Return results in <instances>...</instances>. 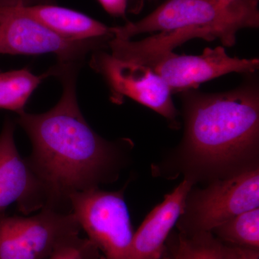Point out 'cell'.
I'll use <instances>...</instances> for the list:
<instances>
[{
	"label": "cell",
	"instance_id": "obj_1",
	"mask_svg": "<svg viewBox=\"0 0 259 259\" xmlns=\"http://www.w3.org/2000/svg\"><path fill=\"white\" fill-rule=\"evenodd\" d=\"M76 69L74 64L55 66L63 84L60 100L47 112H25L17 120L32 142L27 160L45 189L46 207L63 212H71V194L117 180L125 158L122 144L100 137L80 111Z\"/></svg>",
	"mask_w": 259,
	"mask_h": 259
},
{
	"label": "cell",
	"instance_id": "obj_2",
	"mask_svg": "<svg viewBox=\"0 0 259 259\" xmlns=\"http://www.w3.org/2000/svg\"><path fill=\"white\" fill-rule=\"evenodd\" d=\"M253 74L231 91L180 93L183 139L171 156L153 165L155 177L182 175L195 185L259 167V88Z\"/></svg>",
	"mask_w": 259,
	"mask_h": 259
},
{
	"label": "cell",
	"instance_id": "obj_3",
	"mask_svg": "<svg viewBox=\"0 0 259 259\" xmlns=\"http://www.w3.org/2000/svg\"><path fill=\"white\" fill-rule=\"evenodd\" d=\"M258 1L223 6L217 0H167L139 21L112 27L115 38L109 47L115 57L139 64L197 37L233 47L240 30L258 28Z\"/></svg>",
	"mask_w": 259,
	"mask_h": 259
},
{
	"label": "cell",
	"instance_id": "obj_4",
	"mask_svg": "<svg viewBox=\"0 0 259 259\" xmlns=\"http://www.w3.org/2000/svg\"><path fill=\"white\" fill-rule=\"evenodd\" d=\"M259 207V167L191 189L177 231L190 236L211 232L235 216Z\"/></svg>",
	"mask_w": 259,
	"mask_h": 259
},
{
	"label": "cell",
	"instance_id": "obj_5",
	"mask_svg": "<svg viewBox=\"0 0 259 259\" xmlns=\"http://www.w3.org/2000/svg\"><path fill=\"white\" fill-rule=\"evenodd\" d=\"M124 190L95 188L69 197L71 212L103 259H133L134 232Z\"/></svg>",
	"mask_w": 259,
	"mask_h": 259
},
{
	"label": "cell",
	"instance_id": "obj_6",
	"mask_svg": "<svg viewBox=\"0 0 259 259\" xmlns=\"http://www.w3.org/2000/svg\"><path fill=\"white\" fill-rule=\"evenodd\" d=\"M15 2L0 0V54H54L60 64H78L90 51L101 50L110 41L106 39L71 40L63 38L20 13Z\"/></svg>",
	"mask_w": 259,
	"mask_h": 259
},
{
	"label": "cell",
	"instance_id": "obj_7",
	"mask_svg": "<svg viewBox=\"0 0 259 259\" xmlns=\"http://www.w3.org/2000/svg\"><path fill=\"white\" fill-rule=\"evenodd\" d=\"M81 228L72 212L44 207L31 217L0 214V259H47Z\"/></svg>",
	"mask_w": 259,
	"mask_h": 259
},
{
	"label": "cell",
	"instance_id": "obj_8",
	"mask_svg": "<svg viewBox=\"0 0 259 259\" xmlns=\"http://www.w3.org/2000/svg\"><path fill=\"white\" fill-rule=\"evenodd\" d=\"M90 66L101 75L110 89L115 102L128 97L148 107L178 128V110L172 93L161 76L145 65L124 61L102 50L95 51Z\"/></svg>",
	"mask_w": 259,
	"mask_h": 259
},
{
	"label": "cell",
	"instance_id": "obj_9",
	"mask_svg": "<svg viewBox=\"0 0 259 259\" xmlns=\"http://www.w3.org/2000/svg\"><path fill=\"white\" fill-rule=\"evenodd\" d=\"M164 80L172 94L194 90L200 83L236 72L254 74L258 59L231 57L223 47L207 48L201 55H179L173 51L158 56L146 64Z\"/></svg>",
	"mask_w": 259,
	"mask_h": 259
},
{
	"label": "cell",
	"instance_id": "obj_10",
	"mask_svg": "<svg viewBox=\"0 0 259 259\" xmlns=\"http://www.w3.org/2000/svg\"><path fill=\"white\" fill-rule=\"evenodd\" d=\"M14 132V123L7 119L0 134V214L14 202L24 214L44 208L48 203L44 186L17 149Z\"/></svg>",
	"mask_w": 259,
	"mask_h": 259
},
{
	"label": "cell",
	"instance_id": "obj_11",
	"mask_svg": "<svg viewBox=\"0 0 259 259\" xmlns=\"http://www.w3.org/2000/svg\"><path fill=\"white\" fill-rule=\"evenodd\" d=\"M194 184L185 180L154 207L134 233L133 259H172L167 241L185 210L186 199Z\"/></svg>",
	"mask_w": 259,
	"mask_h": 259
},
{
	"label": "cell",
	"instance_id": "obj_12",
	"mask_svg": "<svg viewBox=\"0 0 259 259\" xmlns=\"http://www.w3.org/2000/svg\"><path fill=\"white\" fill-rule=\"evenodd\" d=\"M17 9L29 18L54 32L71 40L93 39L111 40L114 37L112 27L95 20L76 10L51 4L23 5L16 0Z\"/></svg>",
	"mask_w": 259,
	"mask_h": 259
},
{
	"label": "cell",
	"instance_id": "obj_13",
	"mask_svg": "<svg viewBox=\"0 0 259 259\" xmlns=\"http://www.w3.org/2000/svg\"><path fill=\"white\" fill-rule=\"evenodd\" d=\"M167 245L172 259H236L233 247L223 243L211 232L187 236L172 231Z\"/></svg>",
	"mask_w": 259,
	"mask_h": 259
},
{
	"label": "cell",
	"instance_id": "obj_14",
	"mask_svg": "<svg viewBox=\"0 0 259 259\" xmlns=\"http://www.w3.org/2000/svg\"><path fill=\"white\" fill-rule=\"evenodd\" d=\"M51 75H54V69L40 76L32 74L28 69L0 71V109L21 115L32 93L42 80Z\"/></svg>",
	"mask_w": 259,
	"mask_h": 259
},
{
	"label": "cell",
	"instance_id": "obj_15",
	"mask_svg": "<svg viewBox=\"0 0 259 259\" xmlns=\"http://www.w3.org/2000/svg\"><path fill=\"white\" fill-rule=\"evenodd\" d=\"M211 233L225 244L259 249V208L235 216Z\"/></svg>",
	"mask_w": 259,
	"mask_h": 259
},
{
	"label": "cell",
	"instance_id": "obj_16",
	"mask_svg": "<svg viewBox=\"0 0 259 259\" xmlns=\"http://www.w3.org/2000/svg\"><path fill=\"white\" fill-rule=\"evenodd\" d=\"M47 259H103L100 250L88 238L79 236L65 241Z\"/></svg>",
	"mask_w": 259,
	"mask_h": 259
},
{
	"label": "cell",
	"instance_id": "obj_17",
	"mask_svg": "<svg viewBox=\"0 0 259 259\" xmlns=\"http://www.w3.org/2000/svg\"><path fill=\"white\" fill-rule=\"evenodd\" d=\"M98 2L111 16L125 18L127 0H98Z\"/></svg>",
	"mask_w": 259,
	"mask_h": 259
},
{
	"label": "cell",
	"instance_id": "obj_18",
	"mask_svg": "<svg viewBox=\"0 0 259 259\" xmlns=\"http://www.w3.org/2000/svg\"><path fill=\"white\" fill-rule=\"evenodd\" d=\"M236 259H259V249L249 247L231 245Z\"/></svg>",
	"mask_w": 259,
	"mask_h": 259
},
{
	"label": "cell",
	"instance_id": "obj_19",
	"mask_svg": "<svg viewBox=\"0 0 259 259\" xmlns=\"http://www.w3.org/2000/svg\"><path fill=\"white\" fill-rule=\"evenodd\" d=\"M23 5L49 4L51 0H21Z\"/></svg>",
	"mask_w": 259,
	"mask_h": 259
},
{
	"label": "cell",
	"instance_id": "obj_20",
	"mask_svg": "<svg viewBox=\"0 0 259 259\" xmlns=\"http://www.w3.org/2000/svg\"><path fill=\"white\" fill-rule=\"evenodd\" d=\"M217 1L219 4L223 5V6H228V5L234 3L236 0H217Z\"/></svg>",
	"mask_w": 259,
	"mask_h": 259
}]
</instances>
